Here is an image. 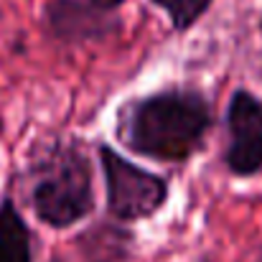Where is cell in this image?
I'll return each mask as SVG.
<instances>
[{"label": "cell", "instance_id": "cell-3", "mask_svg": "<svg viewBox=\"0 0 262 262\" xmlns=\"http://www.w3.org/2000/svg\"><path fill=\"white\" fill-rule=\"evenodd\" d=\"M99 161L107 183V209L122 222H138L156 214L168 199V183L161 176L143 171L115 153L110 145L99 148Z\"/></svg>", "mask_w": 262, "mask_h": 262}, {"label": "cell", "instance_id": "cell-5", "mask_svg": "<svg viewBox=\"0 0 262 262\" xmlns=\"http://www.w3.org/2000/svg\"><path fill=\"white\" fill-rule=\"evenodd\" d=\"M46 23L51 33L61 41H97L110 36L117 28V20L104 15V10L92 8L89 3L56 0L46 8Z\"/></svg>", "mask_w": 262, "mask_h": 262}, {"label": "cell", "instance_id": "cell-1", "mask_svg": "<svg viewBox=\"0 0 262 262\" xmlns=\"http://www.w3.org/2000/svg\"><path fill=\"white\" fill-rule=\"evenodd\" d=\"M211 125V110L196 89H163L130 102L120 115V138L138 156L181 163L191 158Z\"/></svg>", "mask_w": 262, "mask_h": 262}, {"label": "cell", "instance_id": "cell-7", "mask_svg": "<svg viewBox=\"0 0 262 262\" xmlns=\"http://www.w3.org/2000/svg\"><path fill=\"white\" fill-rule=\"evenodd\" d=\"M150 3L158 5V8H163L168 13L171 23H173L178 31H183V28L193 26L206 13V8H209L211 0H150Z\"/></svg>", "mask_w": 262, "mask_h": 262}, {"label": "cell", "instance_id": "cell-2", "mask_svg": "<svg viewBox=\"0 0 262 262\" xmlns=\"http://www.w3.org/2000/svg\"><path fill=\"white\" fill-rule=\"evenodd\" d=\"M31 206L54 229L72 227L92 211V168L79 143H54L36 158L31 166Z\"/></svg>", "mask_w": 262, "mask_h": 262}, {"label": "cell", "instance_id": "cell-4", "mask_svg": "<svg viewBox=\"0 0 262 262\" xmlns=\"http://www.w3.org/2000/svg\"><path fill=\"white\" fill-rule=\"evenodd\" d=\"M229 148L227 166L234 176L262 171V99L247 89H237L227 112Z\"/></svg>", "mask_w": 262, "mask_h": 262}, {"label": "cell", "instance_id": "cell-6", "mask_svg": "<svg viewBox=\"0 0 262 262\" xmlns=\"http://www.w3.org/2000/svg\"><path fill=\"white\" fill-rule=\"evenodd\" d=\"M0 262H33V237L10 199L0 201Z\"/></svg>", "mask_w": 262, "mask_h": 262}, {"label": "cell", "instance_id": "cell-9", "mask_svg": "<svg viewBox=\"0 0 262 262\" xmlns=\"http://www.w3.org/2000/svg\"><path fill=\"white\" fill-rule=\"evenodd\" d=\"M252 262H262V250H260V255H257V257H255Z\"/></svg>", "mask_w": 262, "mask_h": 262}, {"label": "cell", "instance_id": "cell-8", "mask_svg": "<svg viewBox=\"0 0 262 262\" xmlns=\"http://www.w3.org/2000/svg\"><path fill=\"white\" fill-rule=\"evenodd\" d=\"M92 8H97V10H112V8H117L122 0H87Z\"/></svg>", "mask_w": 262, "mask_h": 262}]
</instances>
